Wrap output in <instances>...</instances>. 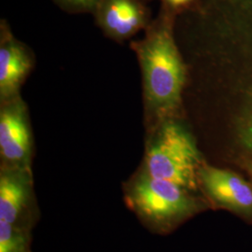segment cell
Masks as SVG:
<instances>
[{
    "label": "cell",
    "instance_id": "1",
    "mask_svg": "<svg viewBox=\"0 0 252 252\" xmlns=\"http://www.w3.org/2000/svg\"><path fill=\"white\" fill-rule=\"evenodd\" d=\"M216 108L234 147L252 155V0H201Z\"/></svg>",
    "mask_w": 252,
    "mask_h": 252
},
{
    "label": "cell",
    "instance_id": "2",
    "mask_svg": "<svg viewBox=\"0 0 252 252\" xmlns=\"http://www.w3.org/2000/svg\"><path fill=\"white\" fill-rule=\"evenodd\" d=\"M176 16L161 9L133 44L141 67L147 112L156 120L173 118L180 108L187 69L174 37ZM155 123V124H156Z\"/></svg>",
    "mask_w": 252,
    "mask_h": 252
},
{
    "label": "cell",
    "instance_id": "3",
    "mask_svg": "<svg viewBox=\"0 0 252 252\" xmlns=\"http://www.w3.org/2000/svg\"><path fill=\"white\" fill-rule=\"evenodd\" d=\"M126 205L145 225L158 233H168L207 205L194 191L140 170L126 186Z\"/></svg>",
    "mask_w": 252,
    "mask_h": 252
},
{
    "label": "cell",
    "instance_id": "4",
    "mask_svg": "<svg viewBox=\"0 0 252 252\" xmlns=\"http://www.w3.org/2000/svg\"><path fill=\"white\" fill-rule=\"evenodd\" d=\"M195 138L175 118L156 123L146 145L141 170L153 178L167 180L196 192L199 169L203 163Z\"/></svg>",
    "mask_w": 252,
    "mask_h": 252
},
{
    "label": "cell",
    "instance_id": "5",
    "mask_svg": "<svg viewBox=\"0 0 252 252\" xmlns=\"http://www.w3.org/2000/svg\"><path fill=\"white\" fill-rule=\"evenodd\" d=\"M32 155L33 135L25 102L20 95L1 102V165L31 169Z\"/></svg>",
    "mask_w": 252,
    "mask_h": 252
},
{
    "label": "cell",
    "instance_id": "6",
    "mask_svg": "<svg viewBox=\"0 0 252 252\" xmlns=\"http://www.w3.org/2000/svg\"><path fill=\"white\" fill-rule=\"evenodd\" d=\"M199 188L215 207L226 209L252 223V185L234 172L203 162Z\"/></svg>",
    "mask_w": 252,
    "mask_h": 252
},
{
    "label": "cell",
    "instance_id": "7",
    "mask_svg": "<svg viewBox=\"0 0 252 252\" xmlns=\"http://www.w3.org/2000/svg\"><path fill=\"white\" fill-rule=\"evenodd\" d=\"M36 217L32 169L1 165L0 220L31 230Z\"/></svg>",
    "mask_w": 252,
    "mask_h": 252
},
{
    "label": "cell",
    "instance_id": "8",
    "mask_svg": "<svg viewBox=\"0 0 252 252\" xmlns=\"http://www.w3.org/2000/svg\"><path fill=\"white\" fill-rule=\"evenodd\" d=\"M141 0H101L94 10L100 28L116 40H125L151 24L150 11Z\"/></svg>",
    "mask_w": 252,
    "mask_h": 252
},
{
    "label": "cell",
    "instance_id": "9",
    "mask_svg": "<svg viewBox=\"0 0 252 252\" xmlns=\"http://www.w3.org/2000/svg\"><path fill=\"white\" fill-rule=\"evenodd\" d=\"M33 66L27 47L11 35L6 22L1 23L0 101L18 96L19 90Z\"/></svg>",
    "mask_w": 252,
    "mask_h": 252
},
{
    "label": "cell",
    "instance_id": "10",
    "mask_svg": "<svg viewBox=\"0 0 252 252\" xmlns=\"http://www.w3.org/2000/svg\"><path fill=\"white\" fill-rule=\"evenodd\" d=\"M30 231L0 220V252H33Z\"/></svg>",
    "mask_w": 252,
    "mask_h": 252
},
{
    "label": "cell",
    "instance_id": "11",
    "mask_svg": "<svg viewBox=\"0 0 252 252\" xmlns=\"http://www.w3.org/2000/svg\"><path fill=\"white\" fill-rule=\"evenodd\" d=\"M162 9L177 17L178 14L185 11L194 10L198 7L201 0H160Z\"/></svg>",
    "mask_w": 252,
    "mask_h": 252
},
{
    "label": "cell",
    "instance_id": "12",
    "mask_svg": "<svg viewBox=\"0 0 252 252\" xmlns=\"http://www.w3.org/2000/svg\"><path fill=\"white\" fill-rule=\"evenodd\" d=\"M63 9L71 11L94 12L101 0H55Z\"/></svg>",
    "mask_w": 252,
    "mask_h": 252
},
{
    "label": "cell",
    "instance_id": "13",
    "mask_svg": "<svg viewBox=\"0 0 252 252\" xmlns=\"http://www.w3.org/2000/svg\"><path fill=\"white\" fill-rule=\"evenodd\" d=\"M245 165H246V168H247V170H248L251 178H252V160H246Z\"/></svg>",
    "mask_w": 252,
    "mask_h": 252
},
{
    "label": "cell",
    "instance_id": "14",
    "mask_svg": "<svg viewBox=\"0 0 252 252\" xmlns=\"http://www.w3.org/2000/svg\"><path fill=\"white\" fill-rule=\"evenodd\" d=\"M141 1H143V2H145V1H147V0H141Z\"/></svg>",
    "mask_w": 252,
    "mask_h": 252
}]
</instances>
